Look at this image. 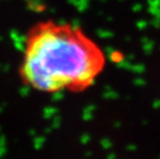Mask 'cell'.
Returning <instances> with one entry per match:
<instances>
[{
  "label": "cell",
  "instance_id": "1",
  "mask_svg": "<svg viewBox=\"0 0 160 159\" xmlns=\"http://www.w3.org/2000/svg\"><path fill=\"white\" fill-rule=\"evenodd\" d=\"M105 61L102 49L81 27L40 21L26 34L19 76L39 92L80 93L95 83Z\"/></svg>",
  "mask_w": 160,
  "mask_h": 159
}]
</instances>
